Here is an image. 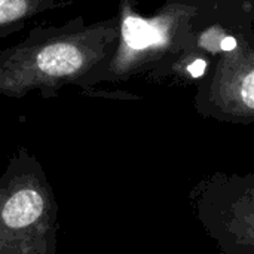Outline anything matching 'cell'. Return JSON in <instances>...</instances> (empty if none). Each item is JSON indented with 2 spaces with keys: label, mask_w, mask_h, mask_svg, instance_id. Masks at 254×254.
<instances>
[{
  "label": "cell",
  "mask_w": 254,
  "mask_h": 254,
  "mask_svg": "<svg viewBox=\"0 0 254 254\" xmlns=\"http://www.w3.org/2000/svg\"><path fill=\"white\" fill-rule=\"evenodd\" d=\"M198 216L225 254H254V185L201 190Z\"/></svg>",
  "instance_id": "obj_2"
},
{
  "label": "cell",
  "mask_w": 254,
  "mask_h": 254,
  "mask_svg": "<svg viewBox=\"0 0 254 254\" xmlns=\"http://www.w3.org/2000/svg\"><path fill=\"white\" fill-rule=\"evenodd\" d=\"M122 34L127 45L132 49H144L147 46L162 43L167 39L161 25L132 15L124 19Z\"/></svg>",
  "instance_id": "obj_4"
},
{
  "label": "cell",
  "mask_w": 254,
  "mask_h": 254,
  "mask_svg": "<svg viewBox=\"0 0 254 254\" xmlns=\"http://www.w3.org/2000/svg\"><path fill=\"white\" fill-rule=\"evenodd\" d=\"M83 64L80 48L71 42L57 40L43 46L33 58L36 71L46 77H64L77 71Z\"/></svg>",
  "instance_id": "obj_3"
},
{
  "label": "cell",
  "mask_w": 254,
  "mask_h": 254,
  "mask_svg": "<svg viewBox=\"0 0 254 254\" xmlns=\"http://www.w3.org/2000/svg\"><path fill=\"white\" fill-rule=\"evenodd\" d=\"M241 94H243L244 103H246L249 107H253L254 109V70L246 77V79H244Z\"/></svg>",
  "instance_id": "obj_6"
},
{
  "label": "cell",
  "mask_w": 254,
  "mask_h": 254,
  "mask_svg": "<svg viewBox=\"0 0 254 254\" xmlns=\"http://www.w3.org/2000/svg\"><path fill=\"white\" fill-rule=\"evenodd\" d=\"M57 205L48 183L34 173L0 180V254H55Z\"/></svg>",
  "instance_id": "obj_1"
},
{
  "label": "cell",
  "mask_w": 254,
  "mask_h": 254,
  "mask_svg": "<svg viewBox=\"0 0 254 254\" xmlns=\"http://www.w3.org/2000/svg\"><path fill=\"white\" fill-rule=\"evenodd\" d=\"M28 10V0H0V24L19 19Z\"/></svg>",
  "instance_id": "obj_5"
},
{
  "label": "cell",
  "mask_w": 254,
  "mask_h": 254,
  "mask_svg": "<svg viewBox=\"0 0 254 254\" xmlns=\"http://www.w3.org/2000/svg\"><path fill=\"white\" fill-rule=\"evenodd\" d=\"M237 46V40L234 37H225L222 42V49L225 51H232Z\"/></svg>",
  "instance_id": "obj_8"
},
{
  "label": "cell",
  "mask_w": 254,
  "mask_h": 254,
  "mask_svg": "<svg viewBox=\"0 0 254 254\" xmlns=\"http://www.w3.org/2000/svg\"><path fill=\"white\" fill-rule=\"evenodd\" d=\"M205 67H207V64H205L204 60H196L195 63H192V64L188 67V70H189V73H190L193 77H199V76H202V73L205 71Z\"/></svg>",
  "instance_id": "obj_7"
}]
</instances>
